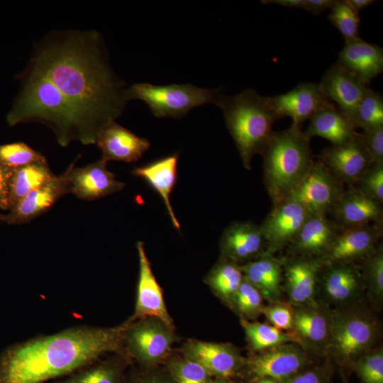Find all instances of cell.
<instances>
[{"label": "cell", "instance_id": "1", "mask_svg": "<svg viewBox=\"0 0 383 383\" xmlns=\"http://www.w3.org/2000/svg\"><path fill=\"white\" fill-rule=\"evenodd\" d=\"M101 43L94 31L55 32L37 44L29 62L65 97L95 144L100 130L121 115L127 101Z\"/></svg>", "mask_w": 383, "mask_h": 383}, {"label": "cell", "instance_id": "2", "mask_svg": "<svg viewBox=\"0 0 383 383\" xmlns=\"http://www.w3.org/2000/svg\"><path fill=\"white\" fill-rule=\"evenodd\" d=\"M131 321L111 328L77 326L11 345L0 354V383H42L74 373L107 353H123Z\"/></svg>", "mask_w": 383, "mask_h": 383}, {"label": "cell", "instance_id": "3", "mask_svg": "<svg viewBox=\"0 0 383 383\" xmlns=\"http://www.w3.org/2000/svg\"><path fill=\"white\" fill-rule=\"evenodd\" d=\"M18 77L21 89L6 116L9 126L43 123L52 129L63 147L74 140L95 144L70 104L44 73L29 63Z\"/></svg>", "mask_w": 383, "mask_h": 383}, {"label": "cell", "instance_id": "4", "mask_svg": "<svg viewBox=\"0 0 383 383\" xmlns=\"http://www.w3.org/2000/svg\"><path fill=\"white\" fill-rule=\"evenodd\" d=\"M261 155L263 182L272 205L296 189L315 162L310 139L294 123L284 131H273Z\"/></svg>", "mask_w": 383, "mask_h": 383}, {"label": "cell", "instance_id": "5", "mask_svg": "<svg viewBox=\"0 0 383 383\" xmlns=\"http://www.w3.org/2000/svg\"><path fill=\"white\" fill-rule=\"evenodd\" d=\"M239 152L244 167L251 170L254 155L262 154L279 117L268 102L255 90L248 89L233 96H221L218 105Z\"/></svg>", "mask_w": 383, "mask_h": 383}, {"label": "cell", "instance_id": "6", "mask_svg": "<svg viewBox=\"0 0 383 383\" xmlns=\"http://www.w3.org/2000/svg\"><path fill=\"white\" fill-rule=\"evenodd\" d=\"M363 300L333 308L331 339L326 357L330 361L351 367L357 358L379 345L380 321L374 309Z\"/></svg>", "mask_w": 383, "mask_h": 383}, {"label": "cell", "instance_id": "7", "mask_svg": "<svg viewBox=\"0 0 383 383\" xmlns=\"http://www.w3.org/2000/svg\"><path fill=\"white\" fill-rule=\"evenodd\" d=\"M126 100L145 101L152 113L158 118H179L197 106L213 104L218 106L221 96L215 89H208L191 84L153 85L138 83L126 89Z\"/></svg>", "mask_w": 383, "mask_h": 383}, {"label": "cell", "instance_id": "8", "mask_svg": "<svg viewBox=\"0 0 383 383\" xmlns=\"http://www.w3.org/2000/svg\"><path fill=\"white\" fill-rule=\"evenodd\" d=\"M316 358L298 343H287L251 353L243 368L254 381L271 378L283 383L315 363Z\"/></svg>", "mask_w": 383, "mask_h": 383}, {"label": "cell", "instance_id": "9", "mask_svg": "<svg viewBox=\"0 0 383 383\" xmlns=\"http://www.w3.org/2000/svg\"><path fill=\"white\" fill-rule=\"evenodd\" d=\"M293 323L289 333L307 352L326 358L331 339L333 308L316 299L293 306Z\"/></svg>", "mask_w": 383, "mask_h": 383}, {"label": "cell", "instance_id": "10", "mask_svg": "<svg viewBox=\"0 0 383 383\" xmlns=\"http://www.w3.org/2000/svg\"><path fill=\"white\" fill-rule=\"evenodd\" d=\"M174 340L173 328L155 317L133 321L127 327L124 350L144 365L160 361L170 351Z\"/></svg>", "mask_w": 383, "mask_h": 383}, {"label": "cell", "instance_id": "11", "mask_svg": "<svg viewBox=\"0 0 383 383\" xmlns=\"http://www.w3.org/2000/svg\"><path fill=\"white\" fill-rule=\"evenodd\" d=\"M365 294V282L357 263L324 262L318 275L316 299L337 308L360 301Z\"/></svg>", "mask_w": 383, "mask_h": 383}, {"label": "cell", "instance_id": "12", "mask_svg": "<svg viewBox=\"0 0 383 383\" xmlns=\"http://www.w3.org/2000/svg\"><path fill=\"white\" fill-rule=\"evenodd\" d=\"M311 214L296 200L287 197L272 205L260 225L265 240V253L274 255L286 248Z\"/></svg>", "mask_w": 383, "mask_h": 383}, {"label": "cell", "instance_id": "13", "mask_svg": "<svg viewBox=\"0 0 383 383\" xmlns=\"http://www.w3.org/2000/svg\"><path fill=\"white\" fill-rule=\"evenodd\" d=\"M338 180L318 160L309 173L288 196L304 206L311 213H331L344 191Z\"/></svg>", "mask_w": 383, "mask_h": 383}, {"label": "cell", "instance_id": "14", "mask_svg": "<svg viewBox=\"0 0 383 383\" xmlns=\"http://www.w3.org/2000/svg\"><path fill=\"white\" fill-rule=\"evenodd\" d=\"M283 292L292 305H300L316 299L322 257L287 255L282 257Z\"/></svg>", "mask_w": 383, "mask_h": 383}, {"label": "cell", "instance_id": "15", "mask_svg": "<svg viewBox=\"0 0 383 383\" xmlns=\"http://www.w3.org/2000/svg\"><path fill=\"white\" fill-rule=\"evenodd\" d=\"M70 169L71 165L62 174L28 193L7 213L0 214V222L21 225L46 212L62 196L70 193Z\"/></svg>", "mask_w": 383, "mask_h": 383}, {"label": "cell", "instance_id": "16", "mask_svg": "<svg viewBox=\"0 0 383 383\" xmlns=\"http://www.w3.org/2000/svg\"><path fill=\"white\" fill-rule=\"evenodd\" d=\"M383 223L340 229L322 259L325 262L358 263L380 243Z\"/></svg>", "mask_w": 383, "mask_h": 383}, {"label": "cell", "instance_id": "17", "mask_svg": "<svg viewBox=\"0 0 383 383\" xmlns=\"http://www.w3.org/2000/svg\"><path fill=\"white\" fill-rule=\"evenodd\" d=\"M184 357L203 367L211 376L228 379L243 369L245 358L228 343L189 340L183 347Z\"/></svg>", "mask_w": 383, "mask_h": 383}, {"label": "cell", "instance_id": "18", "mask_svg": "<svg viewBox=\"0 0 383 383\" xmlns=\"http://www.w3.org/2000/svg\"><path fill=\"white\" fill-rule=\"evenodd\" d=\"M265 248L260 225L250 221H235L221 235L220 257L242 265L261 256Z\"/></svg>", "mask_w": 383, "mask_h": 383}, {"label": "cell", "instance_id": "19", "mask_svg": "<svg viewBox=\"0 0 383 383\" xmlns=\"http://www.w3.org/2000/svg\"><path fill=\"white\" fill-rule=\"evenodd\" d=\"M267 100L279 118L291 117L299 126L331 104L319 84L311 82H301L287 93L267 96Z\"/></svg>", "mask_w": 383, "mask_h": 383}, {"label": "cell", "instance_id": "20", "mask_svg": "<svg viewBox=\"0 0 383 383\" xmlns=\"http://www.w3.org/2000/svg\"><path fill=\"white\" fill-rule=\"evenodd\" d=\"M319 160L341 183L353 186L373 162L356 135L350 141L323 150Z\"/></svg>", "mask_w": 383, "mask_h": 383}, {"label": "cell", "instance_id": "21", "mask_svg": "<svg viewBox=\"0 0 383 383\" xmlns=\"http://www.w3.org/2000/svg\"><path fill=\"white\" fill-rule=\"evenodd\" d=\"M136 249L139 261V274L135 311L131 318L135 321L146 317H155L173 328L162 289L153 274L142 241L137 242Z\"/></svg>", "mask_w": 383, "mask_h": 383}, {"label": "cell", "instance_id": "22", "mask_svg": "<svg viewBox=\"0 0 383 383\" xmlns=\"http://www.w3.org/2000/svg\"><path fill=\"white\" fill-rule=\"evenodd\" d=\"M338 231V226L327 214L311 213L287 246V254L323 257Z\"/></svg>", "mask_w": 383, "mask_h": 383}, {"label": "cell", "instance_id": "23", "mask_svg": "<svg viewBox=\"0 0 383 383\" xmlns=\"http://www.w3.org/2000/svg\"><path fill=\"white\" fill-rule=\"evenodd\" d=\"M106 164L101 158L81 167H74L72 163L70 193L82 200L92 201L122 190L126 184L116 179Z\"/></svg>", "mask_w": 383, "mask_h": 383}, {"label": "cell", "instance_id": "24", "mask_svg": "<svg viewBox=\"0 0 383 383\" xmlns=\"http://www.w3.org/2000/svg\"><path fill=\"white\" fill-rule=\"evenodd\" d=\"M331 213L339 230L370 223H383L382 204L352 186L344 189Z\"/></svg>", "mask_w": 383, "mask_h": 383}, {"label": "cell", "instance_id": "25", "mask_svg": "<svg viewBox=\"0 0 383 383\" xmlns=\"http://www.w3.org/2000/svg\"><path fill=\"white\" fill-rule=\"evenodd\" d=\"M96 144L101 150V159L107 162L138 161L150 146L147 139L136 135L114 121L102 127Z\"/></svg>", "mask_w": 383, "mask_h": 383}, {"label": "cell", "instance_id": "26", "mask_svg": "<svg viewBox=\"0 0 383 383\" xmlns=\"http://www.w3.org/2000/svg\"><path fill=\"white\" fill-rule=\"evenodd\" d=\"M319 87L326 97L348 119L361 99L366 85L353 73L338 64L323 74Z\"/></svg>", "mask_w": 383, "mask_h": 383}, {"label": "cell", "instance_id": "27", "mask_svg": "<svg viewBox=\"0 0 383 383\" xmlns=\"http://www.w3.org/2000/svg\"><path fill=\"white\" fill-rule=\"evenodd\" d=\"M366 85L383 71V50L360 38L347 40L336 62Z\"/></svg>", "mask_w": 383, "mask_h": 383}, {"label": "cell", "instance_id": "28", "mask_svg": "<svg viewBox=\"0 0 383 383\" xmlns=\"http://www.w3.org/2000/svg\"><path fill=\"white\" fill-rule=\"evenodd\" d=\"M243 278L256 288L267 303L282 300L283 265L282 257L264 252L240 265Z\"/></svg>", "mask_w": 383, "mask_h": 383}, {"label": "cell", "instance_id": "29", "mask_svg": "<svg viewBox=\"0 0 383 383\" xmlns=\"http://www.w3.org/2000/svg\"><path fill=\"white\" fill-rule=\"evenodd\" d=\"M178 155L174 154L135 167L132 173L145 180L161 197L173 226L179 231V223L170 203V194L177 177Z\"/></svg>", "mask_w": 383, "mask_h": 383}, {"label": "cell", "instance_id": "30", "mask_svg": "<svg viewBox=\"0 0 383 383\" xmlns=\"http://www.w3.org/2000/svg\"><path fill=\"white\" fill-rule=\"evenodd\" d=\"M303 132L309 139L316 136L321 137L332 145L348 143L357 135L350 121L333 103L316 113Z\"/></svg>", "mask_w": 383, "mask_h": 383}, {"label": "cell", "instance_id": "31", "mask_svg": "<svg viewBox=\"0 0 383 383\" xmlns=\"http://www.w3.org/2000/svg\"><path fill=\"white\" fill-rule=\"evenodd\" d=\"M55 177L46 160L14 169L10 182L7 211L11 209L31 191Z\"/></svg>", "mask_w": 383, "mask_h": 383}, {"label": "cell", "instance_id": "32", "mask_svg": "<svg viewBox=\"0 0 383 383\" xmlns=\"http://www.w3.org/2000/svg\"><path fill=\"white\" fill-rule=\"evenodd\" d=\"M243 280L240 265L222 257L204 278L213 294L230 309Z\"/></svg>", "mask_w": 383, "mask_h": 383}, {"label": "cell", "instance_id": "33", "mask_svg": "<svg viewBox=\"0 0 383 383\" xmlns=\"http://www.w3.org/2000/svg\"><path fill=\"white\" fill-rule=\"evenodd\" d=\"M365 286V294L372 307L381 310L383 305V244L357 263Z\"/></svg>", "mask_w": 383, "mask_h": 383}, {"label": "cell", "instance_id": "34", "mask_svg": "<svg viewBox=\"0 0 383 383\" xmlns=\"http://www.w3.org/2000/svg\"><path fill=\"white\" fill-rule=\"evenodd\" d=\"M248 347L251 353L260 352L287 343H296L289 333L281 331L271 324L240 318Z\"/></svg>", "mask_w": 383, "mask_h": 383}, {"label": "cell", "instance_id": "35", "mask_svg": "<svg viewBox=\"0 0 383 383\" xmlns=\"http://www.w3.org/2000/svg\"><path fill=\"white\" fill-rule=\"evenodd\" d=\"M96 361L77 370L68 378L55 383H121V366L119 359L112 358L98 363H95Z\"/></svg>", "mask_w": 383, "mask_h": 383}, {"label": "cell", "instance_id": "36", "mask_svg": "<svg viewBox=\"0 0 383 383\" xmlns=\"http://www.w3.org/2000/svg\"><path fill=\"white\" fill-rule=\"evenodd\" d=\"M355 128L365 130L383 126V97L366 87L350 119Z\"/></svg>", "mask_w": 383, "mask_h": 383}, {"label": "cell", "instance_id": "37", "mask_svg": "<svg viewBox=\"0 0 383 383\" xmlns=\"http://www.w3.org/2000/svg\"><path fill=\"white\" fill-rule=\"evenodd\" d=\"M264 301L260 292L243 278L231 309L240 318L254 321L262 315Z\"/></svg>", "mask_w": 383, "mask_h": 383}, {"label": "cell", "instance_id": "38", "mask_svg": "<svg viewBox=\"0 0 383 383\" xmlns=\"http://www.w3.org/2000/svg\"><path fill=\"white\" fill-rule=\"evenodd\" d=\"M328 20L343 35L345 41L360 38L359 14L351 9L345 0L334 1Z\"/></svg>", "mask_w": 383, "mask_h": 383}, {"label": "cell", "instance_id": "39", "mask_svg": "<svg viewBox=\"0 0 383 383\" xmlns=\"http://www.w3.org/2000/svg\"><path fill=\"white\" fill-rule=\"evenodd\" d=\"M362 383H383V348L379 345L351 365Z\"/></svg>", "mask_w": 383, "mask_h": 383}, {"label": "cell", "instance_id": "40", "mask_svg": "<svg viewBox=\"0 0 383 383\" xmlns=\"http://www.w3.org/2000/svg\"><path fill=\"white\" fill-rule=\"evenodd\" d=\"M174 383H210V374L200 365L184 357H173L167 362Z\"/></svg>", "mask_w": 383, "mask_h": 383}, {"label": "cell", "instance_id": "41", "mask_svg": "<svg viewBox=\"0 0 383 383\" xmlns=\"http://www.w3.org/2000/svg\"><path fill=\"white\" fill-rule=\"evenodd\" d=\"M45 160L40 152L22 142L0 145V162L12 169Z\"/></svg>", "mask_w": 383, "mask_h": 383}, {"label": "cell", "instance_id": "42", "mask_svg": "<svg viewBox=\"0 0 383 383\" xmlns=\"http://www.w3.org/2000/svg\"><path fill=\"white\" fill-rule=\"evenodd\" d=\"M352 187L382 204L383 162H372Z\"/></svg>", "mask_w": 383, "mask_h": 383}, {"label": "cell", "instance_id": "43", "mask_svg": "<svg viewBox=\"0 0 383 383\" xmlns=\"http://www.w3.org/2000/svg\"><path fill=\"white\" fill-rule=\"evenodd\" d=\"M262 315L270 324L286 332H289L294 319L293 306L287 300H279L265 305Z\"/></svg>", "mask_w": 383, "mask_h": 383}, {"label": "cell", "instance_id": "44", "mask_svg": "<svg viewBox=\"0 0 383 383\" xmlns=\"http://www.w3.org/2000/svg\"><path fill=\"white\" fill-rule=\"evenodd\" d=\"M325 359L323 363L315 362L283 383H331V361Z\"/></svg>", "mask_w": 383, "mask_h": 383}, {"label": "cell", "instance_id": "45", "mask_svg": "<svg viewBox=\"0 0 383 383\" xmlns=\"http://www.w3.org/2000/svg\"><path fill=\"white\" fill-rule=\"evenodd\" d=\"M357 135L373 162H383V126L362 130Z\"/></svg>", "mask_w": 383, "mask_h": 383}, {"label": "cell", "instance_id": "46", "mask_svg": "<svg viewBox=\"0 0 383 383\" xmlns=\"http://www.w3.org/2000/svg\"><path fill=\"white\" fill-rule=\"evenodd\" d=\"M13 170L0 162V209L4 211L8 210L9 187Z\"/></svg>", "mask_w": 383, "mask_h": 383}, {"label": "cell", "instance_id": "47", "mask_svg": "<svg viewBox=\"0 0 383 383\" xmlns=\"http://www.w3.org/2000/svg\"><path fill=\"white\" fill-rule=\"evenodd\" d=\"M334 0H304V9L313 15H318L323 11L331 9Z\"/></svg>", "mask_w": 383, "mask_h": 383}, {"label": "cell", "instance_id": "48", "mask_svg": "<svg viewBox=\"0 0 383 383\" xmlns=\"http://www.w3.org/2000/svg\"><path fill=\"white\" fill-rule=\"evenodd\" d=\"M264 4H275L287 7L302 9L304 6V0H266L262 1Z\"/></svg>", "mask_w": 383, "mask_h": 383}, {"label": "cell", "instance_id": "49", "mask_svg": "<svg viewBox=\"0 0 383 383\" xmlns=\"http://www.w3.org/2000/svg\"><path fill=\"white\" fill-rule=\"evenodd\" d=\"M351 9L359 14L360 11L375 2L374 0H345Z\"/></svg>", "mask_w": 383, "mask_h": 383}, {"label": "cell", "instance_id": "50", "mask_svg": "<svg viewBox=\"0 0 383 383\" xmlns=\"http://www.w3.org/2000/svg\"><path fill=\"white\" fill-rule=\"evenodd\" d=\"M135 383H169V382L157 377H148L140 379Z\"/></svg>", "mask_w": 383, "mask_h": 383}, {"label": "cell", "instance_id": "51", "mask_svg": "<svg viewBox=\"0 0 383 383\" xmlns=\"http://www.w3.org/2000/svg\"><path fill=\"white\" fill-rule=\"evenodd\" d=\"M252 383H281L271 378H261L253 381Z\"/></svg>", "mask_w": 383, "mask_h": 383}, {"label": "cell", "instance_id": "52", "mask_svg": "<svg viewBox=\"0 0 383 383\" xmlns=\"http://www.w3.org/2000/svg\"><path fill=\"white\" fill-rule=\"evenodd\" d=\"M210 383H232L227 380V379L218 378L216 380H211Z\"/></svg>", "mask_w": 383, "mask_h": 383}]
</instances>
